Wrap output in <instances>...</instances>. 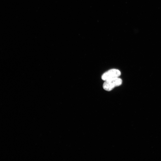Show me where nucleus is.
Returning a JSON list of instances; mask_svg holds the SVG:
<instances>
[{
	"mask_svg": "<svg viewBox=\"0 0 161 161\" xmlns=\"http://www.w3.org/2000/svg\"><path fill=\"white\" fill-rule=\"evenodd\" d=\"M122 82V79L118 77L109 79L105 81L103 88L105 90L109 91L114 87L120 85Z\"/></svg>",
	"mask_w": 161,
	"mask_h": 161,
	"instance_id": "obj_1",
	"label": "nucleus"
},
{
	"mask_svg": "<svg viewBox=\"0 0 161 161\" xmlns=\"http://www.w3.org/2000/svg\"><path fill=\"white\" fill-rule=\"evenodd\" d=\"M121 75L120 70L116 69H110L104 73L101 77L102 79L104 80L118 77Z\"/></svg>",
	"mask_w": 161,
	"mask_h": 161,
	"instance_id": "obj_2",
	"label": "nucleus"
}]
</instances>
